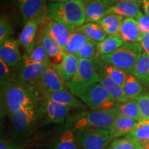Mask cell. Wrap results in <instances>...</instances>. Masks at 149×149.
<instances>
[{"label":"cell","mask_w":149,"mask_h":149,"mask_svg":"<svg viewBox=\"0 0 149 149\" xmlns=\"http://www.w3.org/2000/svg\"><path fill=\"white\" fill-rule=\"evenodd\" d=\"M74 31L70 30L64 24L59 23L55 20L49 18L46 20L45 25L43 28L42 33L47 35L55 41L64 51L66 47L70 37Z\"/></svg>","instance_id":"cell-12"},{"label":"cell","mask_w":149,"mask_h":149,"mask_svg":"<svg viewBox=\"0 0 149 149\" xmlns=\"http://www.w3.org/2000/svg\"><path fill=\"white\" fill-rule=\"evenodd\" d=\"M117 108L120 116L133 119L138 122L142 121V117L139 111L138 104L135 99L129 100L120 105H117Z\"/></svg>","instance_id":"cell-31"},{"label":"cell","mask_w":149,"mask_h":149,"mask_svg":"<svg viewBox=\"0 0 149 149\" xmlns=\"http://www.w3.org/2000/svg\"><path fill=\"white\" fill-rule=\"evenodd\" d=\"M19 44L17 41L13 38L0 43V59L11 67L17 66L22 59Z\"/></svg>","instance_id":"cell-13"},{"label":"cell","mask_w":149,"mask_h":149,"mask_svg":"<svg viewBox=\"0 0 149 149\" xmlns=\"http://www.w3.org/2000/svg\"><path fill=\"white\" fill-rule=\"evenodd\" d=\"M76 136L83 149H106L113 140L109 129L106 128L79 130Z\"/></svg>","instance_id":"cell-8"},{"label":"cell","mask_w":149,"mask_h":149,"mask_svg":"<svg viewBox=\"0 0 149 149\" xmlns=\"http://www.w3.org/2000/svg\"><path fill=\"white\" fill-rule=\"evenodd\" d=\"M118 116L117 106L107 110L82 111L74 117L72 124L74 129L78 130L87 128L110 129Z\"/></svg>","instance_id":"cell-5"},{"label":"cell","mask_w":149,"mask_h":149,"mask_svg":"<svg viewBox=\"0 0 149 149\" xmlns=\"http://www.w3.org/2000/svg\"><path fill=\"white\" fill-rule=\"evenodd\" d=\"M13 26L8 19L4 16H1L0 19V43L11 38L10 36L13 34Z\"/></svg>","instance_id":"cell-37"},{"label":"cell","mask_w":149,"mask_h":149,"mask_svg":"<svg viewBox=\"0 0 149 149\" xmlns=\"http://www.w3.org/2000/svg\"><path fill=\"white\" fill-rule=\"evenodd\" d=\"M44 113L43 103L39 107L23 108L13 112L10 117L15 131L19 135L29 132Z\"/></svg>","instance_id":"cell-7"},{"label":"cell","mask_w":149,"mask_h":149,"mask_svg":"<svg viewBox=\"0 0 149 149\" xmlns=\"http://www.w3.org/2000/svg\"><path fill=\"white\" fill-rule=\"evenodd\" d=\"M126 137L139 143L146 149H149V120L139 122L135 129L126 135Z\"/></svg>","instance_id":"cell-26"},{"label":"cell","mask_w":149,"mask_h":149,"mask_svg":"<svg viewBox=\"0 0 149 149\" xmlns=\"http://www.w3.org/2000/svg\"><path fill=\"white\" fill-rule=\"evenodd\" d=\"M1 98L10 113L23 108L42 105L44 97L35 84H24L17 81L1 83Z\"/></svg>","instance_id":"cell-1"},{"label":"cell","mask_w":149,"mask_h":149,"mask_svg":"<svg viewBox=\"0 0 149 149\" xmlns=\"http://www.w3.org/2000/svg\"><path fill=\"white\" fill-rule=\"evenodd\" d=\"M40 39L52 65L55 66L60 64L64 58V51L53 39H51L47 35L42 33Z\"/></svg>","instance_id":"cell-24"},{"label":"cell","mask_w":149,"mask_h":149,"mask_svg":"<svg viewBox=\"0 0 149 149\" xmlns=\"http://www.w3.org/2000/svg\"><path fill=\"white\" fill-rule=\"evenodd\" d=\"M89 39L88 37L84 35L82 33L75 30L72 33L64 51L65 53L76 55L83 48V46L86 44V42Z\"/></svg>","instance_id":"cell-33"},{"label":"cell","mask_w":149,"mask_h":149,"mask_svg":"<svg viewBox=\"0 0 149 149\" xmlns=\"http://www.w3.org/2000/svg\"><path fill=\"white\" fill-rule=\"evenodd\" d=\"M139 24L141 32L144 33L149 32V16L140 12L135 18Z\"/></svg>","instance_id":"cell-40"},{"label":"cell","mask_w":149,"mask_h":149,"mask_svg":"<svg viewBox=\"0 0 149 149\" xmlns=\"http://www.w3.org/2000/svg\"><path fill=\"white\" fill-rule=\"evenodd\" d=\"M23 56L35 63L51 64L40 38L35 40L32 45L26 50L25 53Z\"/></svg>","instance_id":"cell-25"},{"label":"cell","mask_w":149,"mask_h":149,"mask_svg":"<svg viewBox=\"0 0 149 149\" xmlns=\"http://www.w3.org/2000/svg\"><path fill=\"white\" fill-rule=\"evenodd\" d=\"M13 68L6 64L2 59H0V80L1 83L15 81L16 79L17 70L14 72Z\"/></svg>","instance_id":"cell-36"},{"label":"cell","mask_w":149,"mask_h":149,"mask_svg":"<svg viewBox=\"0 0 149 149\" xmlns=\"http://www.w3.org/2000/svg\"><path fill=\"white\" fill-rule=\"evenodd\" d=\"M79 98L93 111L111 109L117 106V102L100 82L89 87Z\"/></svg>","instance_id":"cell-6"},{"label":"cell","mask_w":149,"mask_h":149,"mask_svg":"<svg viewBox=\"0 0 149 149\" xmlns=\"http://www.w3.org/2000/svg\"><path fill=\"white\" fill-rule=\"evenodd\" d=\"M48 16L64 24L72 31L85 24V12L82 0L52 2L48 5Z\"/></svg>","instance_id":"cell-2"},{"label":"cell","mask_w":149,"mask_h":149,"mask_svg":"<svg viewBox=\"0 0 149 149\" xmlns=\"http://www.w3.org/2000/svg\"><path fill=\"white\" fill-rule=\"evenodd\" d=\"M76 31L82 33L89 40L96 43L100 42L108 35L98 23H85Z\"/></svg>","instance_id":"cell-29"},{"label":"cell","mask_w":149,"mask_h":149,"mask_svg":"<svg viewBox=\"0 0 149 149\" xmlns=\"http://www.w3.org/2000/svg\"><path fill=\"white\" fill-rule=\"evenodd\" d=\"M99 82L105 87L117 102L124 103L129 100L122 86L115 83L103 72H99Z\"/></svg>","instance_id":"cell-22"},{"label":"cell","mask_w":149,"mask_h":149,"mask_svg":"<svg viewBox=\"0 0 149 149\" xmlns=\"http://www.w3.org/2000/svg\"><path fill=\"white\" fill-rule=\"evenodd\" d=\"M107 149H135V145L133 140L125 137L123 139H114Z\"/></svg>","instance_id":"cell-39"},{"label":"cell","mask_w":149,"mask_h":149,"mask_svg":"<svg viewBox=\"0 0 149 149\" xmlns=\"http://www.w3.org/2000/svg\"><path fill=\"white\" fill-rule=\"evenodd\" d=\"M35 86L42 93L44 97L51 93L67 89L66 83L61 79L52 64L43 72L35 83Z\"/></svg>","instance_id":"cell-11"},{"label":"cell","mask_w":149,"mask_h":149,"mask_svg":"<svg viewBox=\"0 0 149 149\" xmlns=\"http://www.w3.org/2000/svg\"><path fill=\"white\" fill-rule=\"evenodd\" d=\"M41 22L37 19H32L24 24L18 42L25 50H26L34 43L36 40V35L40 28Z\"/></svg>","instance_id":"cell-19"},{"label":"cell","mask_w":149,"mask_h":149,"mask_svg":"<svg viewBox=\"0 0 149 149\" xmlns=\"http://www.w3.org/2000/svg\"><path fill=\"white\" fill-rule=\"evenodd\" d=\"M124 43L125 42L119 35H108L103 40L98 42L97 44L98 56L108 55L113 53L117 48L124 45Z\"/></svg>","instance_id":"cell-27"},{"label":"cell","mask_w":149,"mask_h":149,"mask_svg":"<svg viewBox=\"0 0 149 149\" xmlns=\"http://www.w3.org/2000/svg\"><path fill=\"white\" fill-rule=\"evenodd\" d=\"M144 13L149 16V0H142L141 3Z\"/></svg>","instance_id":"cell-43"},{"label":"cell","mask_w":149,"mask_h":149,"mask_svg":"<svg viewBox=\"0 0 149 149\" xmlns=\"http://www.w3.org/2000/svg\"><path fill=\"white\" fill-rule=\"evenodd\" d=\"M95 60L98 72H103L115 83L123 86L127 77L128 72L118 67L102 62L98 57H95Z\"/></svg>","instance_id":"cell-20"},{"label":"cell","mask_w":149,"mask_h":149,"mask_svg":"<svg viewBox=\"0 0 149 149\" xmlns=\"http://www.w3.org/2000/svg\"><path fill=\"white\" fill-rule=\"evenodd\" d=\"M24 24L32 19L44 22L48 17L46 0H16Z\"/></svg>","instance_id":"cell-10"},{"label":"cell","mask_w":149,"mask_h":149,"mask_svg":"<svg viewBox=\"0 0 149 149\" xmlns=\"http://www.w3.org/2000/svg\"><path fill=\"white\" fill-rule=\"evenodd\" d=\"M79 59L73 54L64 52V58L60 64L53 66L55 70L65 82L73 77L79 66Z\"/></svg>","instance_id":"cell-17"},{"label":"cell","mask_w":149,"mask_h":149,"mask_svg":"<svg viewBox=\"0 0 149 149\" xmlns=\"http://www.w3.org/2000/svg\"><path fill=\"white\" fill-rule=\"evenodd\" d=\"M140 3L130 1H118L110 6L107 14H115L126 17L135 18L140 11Z\"/></svg>","instance_id":"cell-21"},{"label":"cell","mask_w":149,"mask_h":149,"mask_svg":"<svg viewBox=\"0 0 149 149\" xmlns=\"http://www.w3.org/2000/svg\"><path fill=\"white\" fill-rule=\"evenodd\" d=\"M48 1H51L52 2H59V1H68V0H48Z\"/></svg>","instance_id":"cell-47"},{"label":"cell","mask_w":149,"mask_h":149,"mask_svg":"<svg viewBox=\"0 0 149 149\" xmlns=\"http://www.w3.org/2000/svg\"><path fill=\"white\" fill-rule=\"evenodd\" d=\"M97 44V43L89 40L75 55L79 59H93L97 57L98 51Z\"/></svg>","instance_id":"cell-35"},{"label":"cell","mask_w":149,"mask_h":149,"mask_svg":"<svg viewBox=\"0 0 149 149\" xmlns=\"http://www.w3.org/2000/svg\"><path fill=\"white\" fill-rule=\"evenodd\" d=\"M131 73L139 81L149 84V56L144 51L141 53Z\"/></svg>","instance_id":"cell-30"},{"label":"cell","mask_w":149,"mask_h":149,"mask_svg":"<svg viewBox=\"0 0 149 149\" xmlns=\"http://www.w3.org/2000/svg\"><path fill=\"white\" fill-rule=\"evenodd\" d=\"M99 82V72L95 57L93 59H79L77 72L66 81L67 88L74 96L79 97L89 87Z\"/></svg>","instance_id":"cell-3"},{"label":"cell","mask_w":149,"mask_h":149,"mask_svg":"<svg viewBox=\"0 0 149 149\" xmlns=\"http://www.w3.org/2000/svg\"><path fill=\"white\" fill-rule=\"evenodd\" d=\"M96 1L105 3L109 6H111L114 5L115 3H117V0H96Z\"/></svg>","instance_id":"cell-44"},{"label":"cell","mask_w":149,"mask_h":149,"mask_svg":"<svg viewBox=\"0 0 149 149\" xmlns=\"http://www.w3.org/2000/svg\"><path fill=\"white\" fill-rule=\"evenodd\" d=\"M143 51L149 56V32L143 33L140 42Z\"/></svg>","instance_id":"cell-41"},{"label":"cell","mask_w":149,"mask_h":149,"mask_svg":"<svg viewBox=\"0 0 149 149\" xmlns=\"http://www.w3.org/2000/svg\"><path fill=\"white\" fill-rule=\"evenodd\" d=\"M52 100L57 103L64 104L74 109H85L86 107L78 100L71 92H69L67 89L57 91V92L51 93L45 96L44 100Z\"/></svg>","instance_id":"cell-23"},{"label":"cell","mask_w":149,"mask_h":149,"mask_svg":"<svg viewBox=\"0 0 149 149\" xmlns=\"http://www.w3.org/2000/svg\"><path fill=\"white\" fill-rule=\"evenodd\" d=\"M141 1L142 0H117V2H118V1H130V2H135L141 4Z\"/></svg>","instance_id":"cell-45"},{"label":"cell","mask_w":149,"mask_h":149,"mask_svg":"<svg viewBox=\"0 0 149 149\" xmlns=\"http://www.w3.org/2000/svg\"><path fill=\"white\" fill-rule=\"evenodd\" d=\"M122 86L129 100L138 97L142 93L143 88L139 80L130 72L128 73L125 82Z\"/></svg>","instance_id":"cell-32"},{"label":"cell","mask_w":149,"mask_h":149,"mask_svg":"<svg viewBox=\"0 0 149 149\" xmlns=\"http://www.w3.org/2000/svg\"><path fill=\"white\" fill-rule=\"evenodd\" d=\"M85 12V23H98L107 15L109 6L96 0H82Z\"/></svg>","instance_id":"cell-16"},{"label":"cell","mask_w":149,"mask_h":149,"mask_svg":"<svg viewBox=\"0 0 149 149\" xmlns=\"http://www.w3.org/2000/svg\"><path fill=\"white\" fill-rule=\"evenodd\" d=\"M0 149H19V147L10 140L1 138L0 140Z\"/></svg>","instance_id":"cell-42"},{"label":"cell","mask_w":149,"mask_h":149,"mask_svg":"<svg viewBox=\"0 0 149 149\" xmlns=\"http://www.w3.org/2000/svg\"><path fill=\"white\" fill-rule=\"evenodd\" d=\"M47 123L60 124L64 122L71 108L52 100L45 99L43 102Z\"/></svg>","instance_id":"cell-14"},{"label":"cell","mask_w":149,"mask_h":149,"mask_svg":"<svg viewBox=\"0 0 149 149\" xmlns=\"http://www.w3.org/2000/svg\"><path fill=\"white\" fill-rule=\"evenodd\" d=\"M124 19V17L118 15L109 14L104 16L98 24L107 35H117Z\"/></svg>","instance_id":"cell-28"},{"label":"cell","mask_w":149,"mask_h":149,"mask_svg":"<svg viewBox=\"0 0 149 149\" xmlns=\"http://www.w3.org/2000/svg\"><path fill=\"white\" fill-rule=\"evenodd\" d=\"M77 141L73 131L68 129L62 133L53 149H78Z\"/></svg>","instance_id":"cell-34"},{"label":"cell","mask_w":149,"mask_h":149,"mask_svg":"<svg viewBox=\"0 0 149 149\" xmlns=\"http://www.w3.org/2000/svg\"><path fill=\"white\" fill-rule=\"evenodd\" d=\"M139 122L133 119L119 115L109 129L112 139H117L123 135H128L135 129Z\"/></svg>","instance_id":"cell-18"},{"label":"cell","mask_w":149,"mask_h":149,"mask_svg":"<svg viewBox=\"0 0 149 149\" xmlns=\"http://www.w3.org/2000/svg\"><path fill=\"white\" fill-rule=\"evenodd\" d=\"M51 64L35 63L24 56L18 65L17 74L15 81L24 84H35L43 72Z\"/></svg>","instance_id":"cell-9"},{"label":"cell","mask_w":149,"mask_h":149,"mask_svg":"<svg viewBox=\"0 0 149 149\" xmlns=\"http://www.w3.org/2000/svg\"><path fill=\"white\" fill-rule=\"evenodd\" d=\"M135 145V149H146L145 147H144L141 144H139L138 142H136V141H134Z\"/></svg>","instance_id":"cell-46"},{"label":"cell","mask_w":149,"mask_h":149,"mask_svg":"<svg viewBox=\"0 0 149 149\" xmlns=\"http://www.w3.org/2000/svg\"><path fill=\"white\" fill-rule=\"evenodd\" d=\"M135 100L138 104L142 120H149V93H141Z\"/></svg>","instance_id":"cell-38"},{"label":"cell","mask_w":149,"mask_h":149,"mask_svg":"<svg viewBox=\"0 0 149 149\" xmlns=\"http://www.w3.org/2000/svg\"><path fill=\"white\" fill-rule=\"evenodd\" d=\"M142 52L139 42L124 43L113 53L97 57L105 64L118 67L131 73Z\"/></svg>","instance_id":"cell-4"},{"label":"cell","mask_w":149,"mask_h":149,"mask_svg":"<svg viewBox=\"0 0 149 149\" xmlns=\"http://www.w3.org/2000/svg\"><path fill=\"white\" fill-rule=\"evenodd\" d=\"M143 33L137 20L133 17L124 18L118 35L125 43L140 42Z\"/></svg>","instance_id":"cell-15"}]
</instances>
